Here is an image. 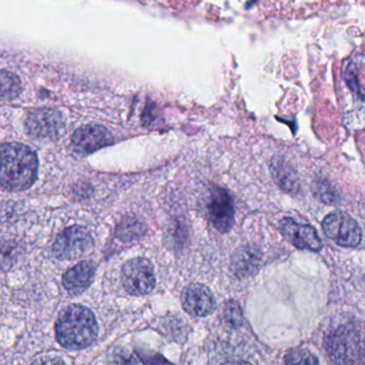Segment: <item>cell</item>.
<instances>
[{
    "label": "cell",
    "instance_id": "cell-1",
    "mask_svg": "<svg viewBox=\"0 0 365 365\" xmlns=\"http://www.w3.org/2000/svg\"><path fill=\"white\" fill-rule=\"evenodd\" d=\"M39 161L33 149L20 143H5L1 146L0 183L4 190L22 192L37 180Z\"/></svg>",
    "mask_w": 365,
    "mask_h": 365
},
{
    "label": "cell",
    "instance_id": "cell-2",
    "mask_svg": "<svg viewBox=\"0 0 365 365\" xmlns=\"http://www.w3.org/2000/svg\"><path fill=\"white\" fill-rule=\"evenodd\" d=\"M55 330L58 343L70 350L89 347L99 332L95 314L80 304L69 305L59 313Z\"/></svg>",
    "mask_w": 365,
    "mask_h": 365
},
{
    "label": "cell",
    "instance_id": "cell-3",
    "mask_svg": "<svg viewBox=\"0 0 365 365\" xmlns=\"http://www.w3.org/2000/svg\"><path fill=\"white\" fill-rule=\"evenodd\" d=\"M324 346L333 362L356 363L365 356V326L361 322H346L329 329Z\"/></svg>",
    "mask_w": 365,
    "mask_h": 365
},
{
    "label": "cell",
    "instance_id": "cell-4",
    "mask_svg": "<svg viewBox=\"0 0 365 365\" xmlns=\"http://www.w3.org/2000/svg\"><path fill=\"white\" fill-rule=\"evenodd\" d=\"M123 287L132 296H145L155 287V268L144 257L132 258L121 268Z\"/></svg>",
    "mask_w": 365,
    "mask_h": 365
},
{
    "label": "cell",
    "instance_id": "cell-5",
    "mask_svg": "<svg viewBox=\"0 0 365 365\" xmlns=\"http://www.w3.org/2000/svg\"><path fill=\"white\" fill-rule=\"evenodd\" d=\"M95 242L87 228L71 226L61 232L53 245V253L61 260H73L86 255Z\"/></svg>",
    "mask_w": 365,
    "mask_h": 365
},
{
    "label": "cell",
    "instance_id": "cell-6",
    "mask_svg": "<svg viewBox=\"0 0 365 365\" xmlns=\"http://www.w3.org/2000/svg\"><path fill=\"white\" fill-rule=\"evenodd\" d=\"M322 230L331 240L341 247H354L361 242V228L347 213L334 211L324 217Z\"/></svg>",
    "mask_w": 365,
    "mask_h": 365
},
{
    "label": "cell",
    "instance_id": "cell-7",
    "mask_svg": "<svg viewBox=\"0 0 365 365\" xmlns=\"http://www.w3.org/2000/svg\"><path fill=\"white\" fill-rule=\"evenodd\" d=\"M207 209V215L215 230L222 234L232 230L235 224V204L227 190L212 187Z\"/></svg>",
    "mask_w": 365,
    "mask_h": 365
},
{
    "label": "cell",
    "instance_id": "cell-8",
    "mask_svg": "<svg viewBox=\"0 0 365 365\" xmlns=\"http://www.w3.org/2000/svg\"><path fill=\"white\" fill-rule=\"evenodd\" d=\"M29 135L39 140H54L61 135L63 121L61 114L52 110H41L31 113L26 119Z\"/></svg>",
    "mask_w": 365,
    "mask_h": 365
},
{
    "label": "cell",
    "instance_id": "cell-9",
    "mask_svg": "<svg viewBox=\"0 0 365 365\" xmlns=\"http://www.w3.org/2000/svg\"><path fill=\"white\" fill-rule=\"evenodd\" d=\"M114 142L110 130L102 125H89L80 128L72 135L71 143L74 150L83 155L95 153Z\"/></svg>",
    "mask_w": 365,
    "mask_h": 365
},
{
    "label": "cell",
    "instance_id": "cell-10",
    "mask_svg": "<svg viewBox=\"0 0 365 365\" xmlns=\"http://www.w3.org/2000/svg\"><path fill=\"white\" fill-rule=\"evenodd\" d=\"M183 309L194 317L210 315L215 309V299L212 292L200 283L190 284L181 294Z\"/></svg>",
    "mask_w": 365,
    "mask_h": 365
},
{
    "label": "cell",
    "instance_id": "cell-11",
    "mask_svg": "<svg viewBox=\"0 0 365 365\" xmlns=\"http://www.w3.org/2000/svg\"><path fill=\"white\" fill-rule=\"evenodd\" d=\"M281 232L285 240L297 249L312 252L322 249V241L311 225L297 223L292 219H284L281 223Z\"/></svg>",
    "mask_w": 365,
    "mask_h": 365
},
{
    "label": "cell",
    "instance_id": "cell-12",
    "mask_svg": "<svg viewBox=\"0 0 365 365\" xmlns=\"http://www.w3.org/2000/svg\"><path fill=\"white\" fill-rule=\"evenodd\" d=\"M96 267L91 262H82L63 274V284L69 294H82L93 283Z\"/></svg>",
    "mask_w": 365,
    "mask_h": 365
},
{
    "label": "cell",
    "instance_id": "cell-13",
    "mask_svg": "<svg viewBox=\"0 0 365 365\" xmlns=\"http://www.w3.org/2000/svg\"><path fill=\"white\" fill-rule=\"evenodd\" d=\"M259 262L260 254L254 247H243L232 257V270L237 277H249L257 270Z\"/></svg>",
    "mask_w": 365,
    "mask_h": 365
},
{
    "label": "cell",
    "instance_id": "cell-14",
    "mask_svg": "<svg viewBox=\"0 0 365 365\" xmlns=\"http://www.w3.org/2000/svg\"><path fill=\"white\" fill-rule=\"evenodd\" d=\"M271 172H272L273 178L277 180L279 187H283L285 191H297L299 183L296 172L283 160L273 159L272 164H271Z\"/></svg>",
    "mask_w": 365,
    "mask_h": 365
},
{
    "label": "cell",
    "instance_id": "cell-15",
    "mask_svg": "<svg viewBox=\"0 0 365 365\" xmlns=\"http://www.w3.org/2000/svg\"><path fill=\"white\" fill-rule=\"evenodd\" d=\"M144 232V224L140 223L136 219H125L119 225L118 230H117V236L121 240L128 242V241H132L133 239L142 236Z\"/></svg>",
    "mask_w": 365,
    "mask_h": 365
},
{
    "label": "cell",
    "instance_id": "cell-16",
    "mask_svg": "<svg viewBox=\"0 0 365 365\" xmlns=\"http://www.w3.org/2000/svg\"><path fill=\"white\" fill-rule=\"evenodd\" d=\"M285 362L287 364H318V360L307 350L294 349L286 354Z\"/></svg>",
    "mask_w": 365,
    "mask_h": 365
},
{
    "label": "cell",
    "instance_id": "cell-17",
    "mask_svg": "<svg viewBox=\"0 0 365 365\" xmlns=\"http://www.w3.org/2000/svg\"><path fill=\"white\" fill-rule=\"evenodd\" d=\"M224 318L226 322L232 327H239L242 324L243 315L240 305L236 301H228L224 309Z\"/></svg>",
    "mask_w": 365,
    "mask_h": 365
},
{
    "label": "cell",
    "instance_id": "cell-18",
    "mask_svg": "<svg viewBox=\"0 0 365 365\" xmlns=\"http://www.w3.org/2000/svg\"><path fill=\"white\" fill-rule=\"evenodd\" d=\"M315 187V194L319 197L322 202H326L327 204H334L337 202V194L335 193L331 185H329L326 181H320Z\"/></svg>",
    "mask_w": 365,
    "mask_h": 365
}]
</instances>
